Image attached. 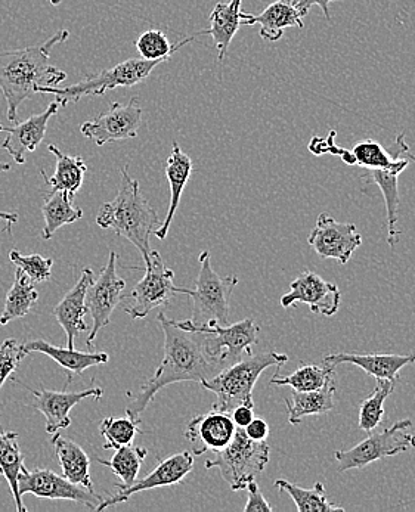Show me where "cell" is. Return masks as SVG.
Here are the masks:
<instances>
[{
  "mask_svg": "<svg viewBox=\"0 0 415 512\" xmlns=\"http://www.w3.org/2000/svg\"><path fill=\"white\" fill-rule=\"evenodd\" d=\"M157 321L160 322L164 334L163 361L156 374L141 387L126 408V414L136 421H139V415L164 387L185 381L203 383L225 369L221 363L210 358L204 349L203 335L200 332L182 330L163 312L159 313Z\"/></svg>",
  "mask_w": 415,
  "mask_h": 512,
  "instance_id": "6da1fadb",
  "label": "cell"
},
{
  "mask_svg": "<svg viewBox=\"0 0 415 512\" xmlns=\"http://www.w3.org/2000/svg\"><path fill=\"white\" fill-rule=\"evenodd\" d=\"M58 108H60V104L54 101L43 113L36 114L24 121H18L11 127L0 126V132L6 133L0 147L8 151L15 163H26L27 152L36 151V148L42 144L46 130H48L49 120L57 116Z\"/></svg>",
  "mask_w": 415,
  "mask_h": 512,
  "instance_id": "d6986e66",
  "label": "cell"
},
{
  "mask_svg": "<svg viewBox=\"0 0 415 512\" xmlns=\"http://www.w3.org/2000/svg\"><path fill=\"white\" fill-rule=\"evenodd\" d=\"M278 492H286L293 499L299 512H333L345 511L343 507L331 504L328 501L327 492L324 484L317 483L312 489H303L296 484L280 479L275 482Z\"/></svg>",
  "mask_w": 415,
  "mask_h": 512,
  "instance_id": "836d02e7",
  "label": "cell"
},
{
  "mask_svg": "<svg viewBox=\"0 0 415 512\" xmlns=\"http://www.w3.org/2000/svg\"><path fill=\"white\" fill-rule=\"evenodd\" d=\"M198 262L200 272L194 290L175 287V293L191 297L192 324L206 325L209 322H218L219 325H229V303L232 291L238 285V278L235 275L221 276L213 271L210 251H201Z\"/></svg>",
  "mask_w": 415,
  "mask_h": 512,
  "instance_id": "5b68a950",
  "label": "cell"
},
{
  "mask_svg": "<svg viewBox=\"0 0 415 512\" xmlns=\"http://www.w3.org/2000/svg\"><path fill=\"white\" fill-rule=\"evenodd\" d=\"M232 420L238 428H246L255 418V408L247 405H240L231 412Z\"/></svg>",
  "mask_w": 415,
  "mask_h": 512,
  "instance_id": "ee69618b",
  "label": "cell"
},
{
  "mask_svg": "<svg viewBox=\"0 0 415 512\" xmlns=\"http://www.w3.org/2000/svg\"><path fill=\"white\" fill-rule=\"evenodd\" d=\"M129 166L123 167L120 188L113 201L102 204L96 214V225L111 229L132 242L142 259L151 251L150 237L161 225L159 214L142 195L139 182L129 175Z\"/></svg>",
  "mask_w": 415,
  "mask_h": 512,
  "instance_id": "3957f363",
  "label": "cell"
},
{
  "mask_svg": "<svg viewBox=\"0 0 415 512\" xmlns=\"http://www.w3.org/2000/svg\"><path fill=\"white\" fill-rule=\"evenodd\" d=\"M415 362V352L410 355H393V353H334L322 359V365L336 368L342 363H352L358 366L368 375H373L376 380H389L398 383L399 374L405 366Z\"/></svg>",
  "mask_w": 415,
  "mask_h": 512,
  "instance_id": "603a6c76",
  "label": "cell"
},
{
  "mask_svg": "<svg viewBox=\"0 0 415 512\" xmlns=\"http://www.w3.org/2000/svg\"><path fill=\"white\" fill-rule=\"evenodd\" d=\"M141 123L142 108L138 105V98L133 96L128 105L113 102L110 110L99 114L94 120L85 121L80 132L98 147H104L110 142L136 138Z\"/></svg>",
  "mask_w": 415,
  "mask_h": 512,
  "instance_id": "5bb4252c",
  "label": "cell"
},
{
  "mask_svg": "<svg viewBox=\"0 0 415 512\" xmlns=\"http://www.w3.org/2000/svg\"><path fill=\"white\" fill-rule=\"evenodd\" d=\"M297 303L308 304L312 313L334 316L342 303V291L336 284L322 279L318 273L306 271L300 273L290 284V293L281 297L284 309Z\"/></svg>",
  "mask_w": 415,
  "mask_h": 512,
  "instance_id": "2e32d148",
  "label": "cell"
},
{
  "mask_svg": "<svg viewBox=\"0 0 415 512\" xmlns=\"http://www.w3.org/2000/svg\"><path fill=\"white\" fill-rule=\"evenodd\" d=\"M68 37L70 31L60 30L39 45L0 52V91L8 104L9 121H17L20 105L40 88H52L67 79L64 71L51 64V52Z\"/></svg>",
  "mask_w": 415,
  "mask_h": 512,
  "instance_id": "7a4b0ae2",
  "label": "cell"
},
{
  "mask_svg": "<svg viewBox=\"0 0 415 512\" xmlns=\"http://www.w3.org/2000/svg\"><path fill=\"white\" fill-rule=\"evenodd\" d=\"M73 201L64 191H51L45 194V204L42 206L43 217H45L43 240H51L58 229L82 219L83 210L76 209Z\"/></svg>",
  "mask_w": 415,
  "mask_h": 512,
  "instance_id": "1f68e13d",
  "label": "cell"
},
{
  "mask_svg": "<svg viewBox=\"0 0 415 512\" xmlns=\"http://www.w3.org/2000/svg\"><path fill=\"white\" fill-rule=\"evenodd\" d=\"M126 281L117 273V254L111 251L107 265L102 269L98 279H94L86 291V306L92 316V328L86 344L92 346L99 331L104 330L111 321L116 307L122 302Z\"/></svg>",
  "mask_w": 415,
  "mask_h": 512,
  "instance_id": "4fadbf2b",
  "label": "cell"
},
{
  "mask_svg": "<svg viewBox=\"0 0 415 512\" xmlns=\"http://www.w3.org/2000/svg\"><path fill=\"white\" fill-rule=\"evenodd\" d=\"M145 275L133 288L132 302L126 307V313L132 319H144L157 307L167 306L175 296L173 278L175 272L166 268L159 251L151 250L144 257Z\"/></svg>",
  "mask_w": 415,
  "mask_h": 512,
  "instance_id": "8fae6325",
  "label": "cell"
},
{
  "mask_svg": "<svg viewBox=\"0 0 415 512\" xmlns=\"http://www.w3.org/2000/svg\"><path fill=\"white\" fill-rule=\"evenodd\" d=\"M247 504L244 507V512H272L274 508L272 505H269V502L266 501L263 493L260 492L259 484L256 483V480L247 484Z\"/></svg>",
  "mask_w": 415,
  "mask_h": 512,
  "instance_id": "60d3db41",
  "label": "cell"
},
{
  "mask_svg": "<svg viewBox=\"0 0 415 512\" xmlns=\"http://www.w3.org/2000/svg\"><path fill=\"white\" fill-rule=\"evenodd\" d=\"M94 279L92 269H83L82 275H80L76 285H74V287L65 294L64 299L54 307L55 319H57L58 324L61 325L65 335H67L68 349H74V347H76V338L79 337L83 331L88 330V325H86L85 322V315L88 313L86 291H88L89 285L94 282Z\"/></svg>",
  "mask_w": 415,
  "mask_h": 512,
  "instance_id": "7402d4cb",
  "label": "cell"
},
{
  "mask_svg": "<svg viewBox=\"0 0 415 512\" xmlns=\"http://www.w3.org/2000/svg\"><path fill=\"white\" fill-rule=\"evenodd\" d=\"M204 36V31H198L194 36L182 40L178 45L172 46L166 34L160 30H148L142 33L136 40L135 46L138 49L141 58L148 61H164L167 62L172 58L175 52H178L182 46L188 45L195 37Z\"/></svg>",
  "mask_w": 415,
  "mask_h": 512,
  "instance_id": "d590c367",
  "label": "cell"
},
{
  "mask_svg": "<svg viewBox=\"0 0 415 512\" xmlns=\"http://www.w3.org/2000/svg\"><path fill=\"white\" fill-rule=\"evenodd\" d=\"M271 458L268 442H255L249 439L243 428L237 427L232 442L222 451L216 452L213 459H207L206 468H218L232 492L246 490L247 484L265 470Z\"/></svg>",
  "mask_w": 415,
  "mask_h": 512,
  "instance_id": "52a82bcc",
  "label": "cell"
},
{
  "mask_svg": "<svg viewBox=\"0 0 415 512\" xmlns=\"http://www.w3.org/2000/svg\"><path fill=\"white\" fill-rule=\"evenodd\" d=\"M235 433L237 425L231 414L212 409L207 414L192 418L185 431V437L190 442L194 456H200L206 452L222 451L232 442Z\"/></svg>",
  "mask_w": 415,
  "mask_h": 512,
  "instance_id": "ac0fdd59",
  "label": "cell"
},
{
  "mask_svg": "<svg viewBox=\"0 0 415 512\" xmlns=\"http://www.w3.org/2000/svg\"><path fill=\"white\" fill-rule=\"evenodd\" d=\"M30 392L33 394L32 406L45 417L46 433L49 434H55L70 427L71 409L79 405L82 400L88 399V397L98 400L104 394L101 387H91V389L74 393H68L67 389H64L63 392H54V390L48 389H42L40 392L30 390Z\"/></svg>",
  "mask_w": 415,
  "mask_h": 512,
  "instance_id": "ffe728a7",
  "label": "cell"
},
{
  "mask_svg": "<svg viewBox=\"0 0 415 512\" xmlns=\"http://www.w3.org/2000/svg\"><path fill=\"white\" fill-rule=\"evenodd\" d=\"M18 492L21 498L27 493H32L36 498L77 502L92 511H96L98 505L104 501V498L95 490H88L80 484L71 483L64 476H58L54 471L42 470V468L29 470L23 467L18 476Z\"/></svg>",
  "mask_w": 415,
  "mask_h": 512,
  "instance_id": "7c38bea8",
  "label": "cell"
},
{
  "mask_svg": "<svg viewBox=\"0 0 415 512\" xmlns=\"http://www.w3.org/2000/svg\"><path fill=\"white\" fill-rule=\"evenodd\" d=\"M413 161H415V155L411 154L402 157L398 164L390 169H362L364 173L361 175V181L367 186L376 185L382 192L387 211V242L392 248H395L401 238V231L398 229L399 206H401L398 178Z\"/></svg>",
  "mask_w": 415,
  "mask_h": 512,
  "instance_id": "44dd1931",
  "label": "cell"
},
{
  "mask_svg": "<svg viewBox=\"0 0 415 512\" xmlns=\"http://www.w3.org/2000/svg\"><path fill=\"white\" fill-rule=\"evenodd\" d=\"M333 2H339V0H294L299 11L302 12L303 17L309 14L312 6L318 5L324 12L325 18L330 20V5Z\"/></svg>",
  "mask_w": 415,
  "mask_h": 512,
  "instance_id": "7bdbcfd3",
  "label": "cell"
},
{
  "mask_svg": "<svg viewBox=\"0 0 415 512\" xmlns=\"http://www.w3.org/2000/svg\"><path fill=\"white\" fill-rule=\"evenodd\" d=\"M147 453V449L126 445L116 449V453L110 461L101 458L96 459V461L104 467L110 468L119 477L120 483H116L117 489H128L136 482V477H138L139 470H141L142 462L147 458Z\"/></svg>",
  "mask_w": 415,
  "mask_h": 512,
  "instance_id": "d6a6232c",
  "label": "cell"
},
{
  "mask_svg": "<svg viewBox=\"0 0 415 512\" xmlns=\"http://www.w3.org/2000/svg\"><path fill=\"white\" fill-rule=\"evenodd\" d=\"M160 64H164V61L130 58V60L120 62L107 70L89 74L76 85L63 89L55 88V86L40 88L37 93H51L57 98L55 101L60 104V107H67L68 104H76L85 96H101L117 88H132V86L139 85L147 80Z\"/></svg>",
  "mask_w": 415,
  "mask_h": 512,
  "instance_id": "8992f818",
  "label": "cell"
},
{
  "mask_svg": "<svg viewBox=\"0 0 415 512\" xmlns=\"http://www.w3.org/2000/svg\"><path fill=\"white\" fill-rule=\"evenodd\" d=\"M411 427L413 421L401 420L395 422L392 427L371 434L349 451H337L334 453V459L339 464L340 473L365 468L386 456L411 451L415 448V436L410 431Z\"/></svg>",
  "mask_w": 415,
  "mask_h": 512,
  "instance_id": "30bf717a",
  "label": "cell"
},
{
  "mask_svg": "<svg viewBox=\"0 0 415 512\" xmlns=\"http://www.w3.org/2000/svg\"><path fill=\"white\" fill-rule=\"evenodd\" d=\"M244 433L249 439L255 440V442H265L268 440L271 428H269L268 422L262 420V418H253V421L243 428Z\"/></svg>",
  "mask_w": 415,
  "mask_h": 512,
  "instance_id": "b9f144b4",
  "label": "cell"
},
{
  "mask_svg": "<svg viewBox=\"0 0 415 512\" xmlns=\"http://www.w3.org/2000/svg\"><path fill=\"white\" fill-rule=\"evenodd\" d=\"M191 173L192 160L190 155L181 150L178 142H173L172 152H170L166 163V176L170 185L169 210H167L166 219L161 222L159 228L154 232V235L161 241L166 240L167 234H169L170 225H172L173 217H175L176 210L181 204L182 192L190 181Z\"/></svg>",
  "mask_w": 415,
  "mask_h": 512,
  "instance_id": "484cf974",
  "label": "cell"
},
{
  "mask_svg": "<svg viewBox=\"0 0 415 512\" xmlns=\"http://www.w3.org/2000/svg\"><path fill=\"white\" fill-rule=\"evenodd\" d=\"M101 436L104 437V449L122 448V446L132 445L136 434L141 433L139 430V421L133 418H114L108 417L99 425Z\"/></svg>",
  "mask_w": 415,
  "mask_h": 512,
  "instance_id": "74e56055",
  "label": "cell"
},
{
  "mask_svg": "<svg viewBox=\"0 0 415 512\" xmlns=\"http://www.w3.org/2000/svg\"><path fill=\"white\" fill-rule=\"evenodd\" d=\"M192 470H194V453L190 451L176 453V455L170 456V458L160 462L156 470L148 474L144 479L136 480L128 489H120L117 495L104 499V501L98 505L96 511H104L107 510V508L114 507V505L122 504V502L128 501L130 496L135 495V493L157 489V487L175 486V484H179L182 480H185V477H187Z\"/></svg>",
  "mask_w": 415,
  "mask_h": 512,
  "instance_id": "e0dca14e",
  "label": "cell"
},
{
  "mask_svg": "<svg viewBox=\"0 0 415 512\" xmlns=\"http://www.w3.org/2000/svg\"><path fill=\"white\" fill-rule=\"evenodd\" d=\"M37 302H39V293L34 288V282L30 281L26 273L17 268L14 284L6 294L5 307L0 315V325H8L15 319L29 315Z\"/></svg>",
  "mask_w": 415,
  "mask_h": 512,
  "instance_id": "4dcf8cb0",
  "label": "cell"
},
{
  "mask_svg": "<svg viewBox=\"0 0 415 512\" xmlns=\"http://www.w3.org/2000/svg\"><path fill=\"white\" fill-rule=\"evenodd\" d=\"M308 244L322 259H334L346 265L361 247L362 237L353 223L337 222L330 214L321 213L309 234Z\"/></svg>",
  "mask_w": 415,
  "mask_h": 512,
  "instance_id": "9a60e30c",
  "label": "cell"
},
{
  "mask_svg": "<svg viewBox=\"0 0 415 512\" xmlns=\"http://www.w3.org/2000/svg\"><path fill=\"white\" fill-rule=\"evenodd\" d=\"M61 2H63V0H51V5L58 6L61 5Z\"/></svg>",
  "mask_w": 415,
  "mask_h": 512,
  "instance_id": "7dc6e473",
  "label": "cell"
},
{
  "mask_svg": "<svg viewBox=\"0 0 415 512\" xmlns=\"http://www.w3.org/2000/svg\"><path fill=\"white\" fill-rule=\"evenodd\" d=\"M331 377H334V368L331 366L300 363L299 368L287 377L277 372L271 378V386H288L294 392H314L321 389Z\"/></svg>",
  "mask_w": 415,
  "mask_h": 512,
  "instance_id": "e575fe53",
  "label": "cell"
},
{
  "mask_svg": "<svg viewBox=\"0 0 415 512\" xmlns=\"http://www.w3.org/2000/svg\"><path fill=\"white\" fill-rule=\"evenodd\" d=\"M18 214L17 213H8V211H0V220H5L6 229L11 228L14 223L18 222Z\"/></svg>",
  "mask_w": 415,
  "mask_h": 512,
  "instance_id": "f6af8a7d",
  "label": "cell"
},
{
  "mask_svg": "<svg viewBox=\"0 0 415 512\" xmlns=\"http://www.w3.org/2000/svg\"><path fill=\"white\" fill-rule=\"evenodd\" d=\"M27 355L29 353L24 349V344L18 343L15 338H8L0 344V390Z\"/></svg>",
  "mask_w": 415,
  "mask_h": 512,
  "instance_id": "ab89813d",
  "label": "cell"
},
{
  "mask_svg": "<svg viewBox=\"0 0 415 512\" xmlns=\"http://www.w3.org/2000/svg\"><path fill=\"white\" fill-rule=\"evenodd\" d=\"M48 150L57 158V167H55L52 178H48L43 170L40 175L45 179L46 185L51 186V191L67 192L68 197L74 200L77 192L82 188L83 182H85L88 166L80 155L70 157V155L64 154L57 145L49 144Z\"/></svg>",
  "mask_w": 415,
  "mask_h": 512,
  "instance_id": "f1b7e54d",
  "label": "cell"
},
{
  "mask_svg": "<svg viewBox=\"0 0 415 512\" xmlns=\"http://www.w3.org/2000/svg\"><path fill=\"white\" fill-rule=\"evenodd\" d=\"M9 259L20 271L26 273L34 284H40V282H46L52 278V266H54V260L52 259H45L40 254L23 256L17 250H11Z\"/></svg>",
  "mask_w": 415,
  "mask_h": 512,
  "instance_id": "f35d334b",
  "label": "cell"
},
{
  "mask_svg": "<svg viewBox=\"0 0 415 512\" xmlns=\"http://www.w3.org/2000/svg\"><path fill=\"white\" fill-rule=\"evenodd\" d=\"M395 384L389 380H377L376 389L373 390L370 397L364 400L359 406L358 425L362 431L373 433L384 418V402L387 397L395 390Z\"/></svg>",
  "mask_w": 415,
  "mask_h": 512,
  "instance_id": "8d00e7d4",
  "label": "cell"
},
{
  "mask_svg": "<svg viewBox=\"0 0 415 512\" xmlns=\"http://www.w3.org/2000/svg\"><path fill=\"white\" fill-rule=\"evenodd\" d=\"M173 322L182 330L200 332L203 335L204 349L210 358L221 363L224 368L240 361L244 356L252 355L253 346L259 340L260 327L252 318L232 325H219L218 322L194 325L190 319Z\"/></svg>",
  "mask_w": 415,
  "mask_h": 512,
  "instance_id": "ba28073f",
  "label": "cell"
},
{
  "mask_svg": "<svg viewBox=\"0 0 415 512\" xmlns=\"http://www.w3.org/2000/svg\"><path fill=\"white\" fill-rule=\"evenodd\" d=\"M241 2L243 0H229L228 3H218L210 14V29L204 33L210 34L215 40L218 49V61H224L229 45L241 27Z\"/></svg>",
  "mask_w": 415,
  "mask_h": 512,
  "instance_id": "f546056e",
  "label": "cell"
},
{
  "mask_svg": "<svg viewBox=\"0 0 415 512\" xmlns=\"http://www.w3.org/2000/svg\"><path fill=\"white\" fill-rule=\"evenodd\" d=\"M11 170V166H9L8 163H3V161H0V173L9 172Z\"/></svg>",
  "mask_w": 415,
  "mask_h": 512,
  "instance_id": "bcb514c9",
  "label": "cell"
},
{
  "mask_svg": "<svg viewBox=\"0 0 415 512\" xmlns=\"http://www.w3.org/2000/svg\"><path fill=\"white\" fill-rule=\"evenodd\" d=\"M334 141H336V132L330 130L325 138L314 136L308 148L314 155H336L343 163L358 166L361 169H390L396 166L405 155L413 154L404 133L396 136L389 151L384 150L382 145L374 139H362L358 144L353 145L352 150L339 147Z\"/></svg>",
  "mask_w": 415,
  "mask_h": 512,
  "instance_id": "9c48e42d",
  "label": "cell"
},
{
  "mask_svg": "<svg viewBox=\"0 0 415 512\" xmlns=\"http://www.w3.org/2000/svg\"><path fill=\"white\" fill-rule=\"evenodd\" d=\"M287 362L288 356L283 353L265 352L259 355L252 353L226 366L215 377L200 384L204 389L216 394V402L212 406L215 411L231 414L240 405L255 408L253 389L260 375L271 366H277L280 369Z\"/></svg>",
  "mask_w": 415,
  "mask_h": 512,
  "instance_id": "277c9868",
  "label": "cell"
},
{
  "mask_svg": "<svg viewBox=\"0 0 415 512\" xmlns=\"http://www.w3.org/2000/svg\"><path fill=\"white\" fill-rule=\"evenodd\" d=\"M52 445L63 468L65 479L70 480L71 483L80 484L88 490H95L91 479V459L88 453L83 451L82 446L60 433L54 434Z\"/></svg>",
  "mask_w": 415,
  "mask_h": 512,
  "instance_id": "83f0119b",
  "label": "cell"
},
{
  "mask_svg": "<svg viewBox=\"0 0 415 512\" xmlns=\"http://www.w3.org/2000/svg\"><path fill=\"white\" fill-rule=\"evenodd\" d=\"M24 349L29 355L32 352L43 353L52 361L57 362L68 374L64 389H67L68 384L73 380L74 374L82 375L86 369L105 365L110 361V356L107 353L79 352V350L68 349V347L52 346L45 340L29 341V343L24 344Z\"/></svg>",
  "mask_w": 415,
  "mask_h": 512,
  "instance_id": "d4e9b609",
  "label": "cell"
},
{
  "mask_svg": "<svg viewBox=\"0 0 415 512\" xmlns=\"http://www.w3.org/2000/svg\"><path fill=\"white\" fill-rule=\"evenodd\" d=\"M334 394H336L334 377H331L321 389L314 390V392H294L291 400L284 399L288 422L291 425H299L306 417L324 415L333 411Z\"/></svg>",
  "mask_w": 415,
  "mask_h": 512,
  "instance_id": "4316f807",
  "label": "cell"
},
{
  "mask_svg": "<svg viewBox=\"0 0 415 512\" xmlns=\"http://www.w3.org/2000/svg\"><path fill=\"white\" fill-rule=\"evenodd\" d=\"M303 15L294 0H275L259 15L244 14L241 26H260V37L268 42H278L284 36V31L297 27L303 29Z\"/></svg>",
  "mask_w": 415,
  "mask_h": 512,
  "instance_id": "cb8c5ba5",
  "label": "cell"
}]
</instances>
